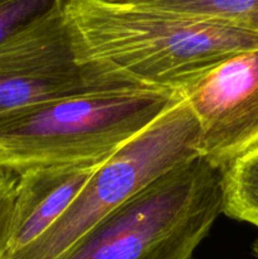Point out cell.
<instances>
[{
	"label": "cell",
	"instance_id": "cell-1",
	"mask_svg": "<svg viewBox=\"0 0 258 259\" xmlns=\"http://www.w3.org/2000/svg\"><path fill=\"white\" fill-rule=\"evenodd\" d=\"M82 63L181 95L222 61L258 48V32L224 20L110 0H63Z\"/></svg>",
	"mask_w": 258,
	"mask_h": 259
},
{
	"label": "cell",
	"instance_id": "cell-2",
	"mask_svg": "<svg viewBox=\"0 0 258 259\" xmlns=\"http://www.w3.org/2000/svg\"><path fill=\"white\" fill-rule=\"evenodd\" d=\"M181 95L125 88L68 96L0 118V171L99 166L176 105Z\"/></svg>",
	"mask_w": 258,
	"mask_h": 259
},
{
	"label": "cell",
	"instance_id": "cell-3",
	"mask_svg": "<svg viewBox=\"0 0 258 259\" xmlns=\"http://www.w3.org/2000/svg\"><path fill=\"white\" fill-rule=\"evenodd\" d=\"M220 214V171L197 157L147 185L57 259H192Z\"/></svg>",
	"mask_w": 258,
	"mask_h": 259
},
{
	"label": "cell",
	"instance_id": "cell-4",
	"mask_svg": "<svg viewBox=\"0 0 258 259\" xmlns=\"http://www.w3.org/2000/svg\"><path fill=\"white\" fill-rule=\"evenodd\" d=\"M197 157L199 125L181 99L100 164L52 227L0 259H57L147 185Z\"/></svg>",
	"mask_w": 258,
	"mask_h": 259
},
{
	"label": "cell",
	"instance_id": "cell-5",
	"mask_svg": "<svg viewBox=\"0 0 258 259\" xmlns=\"http://www.w3.org/2000/svg\"><path fill=\"white\" fill-rule=\"evenodd\" d=\"M138 86L109 66L78 61L63 3L0 45V118L57 99Z\"/></svg>",
	"mask_w": 258,
	"mask_h": 259
},
{
	"label": "cell",
	"instance_id": "cell-6",
	"mask_svg": "<svg viewBox=\"0 0 258 259\" xmlns=\"http://www.w3.org/2000/svg\"><path fill=\"white\" fill-rule=\"evenodd\" d=\"M199 125V153L223 169L258 146V48L239 52L181 93Z\"/></svg>",
	"mask_w": 258,
	"mask_h": 259
},
{
	"label": "cell",
	"instance_id": "cell-7",
	"mask_svg": "<svg viewBox=\"0 0 258 259\" xmlns=\"http://www.w3.org/2000/svg\"><path fill=\"white\" fill-rule=\"evenodd\" d=\"M99 166L40 167L19 175L9 230L0 254L22 249L52 227Z\"/></svg>",
	"mask_w": 258,
	"mask_h": 259
},
{
	"label": "cell",
	"instance_id": "cell-8",
	"mask_svg": "<svg viewBox=\"0 0 258 259\" xmlns=\"http://www.w3.org/2000/svg\"><path fill=\"white\" fill-rule=\"evenodd\" d=\"M222 214L258 228V146L220 169Z\"/></svg>",
	"mask_w": 258,
	"mask_h": 259
},
{
	"label": "cell",
	"instance_id": "cell-9",
	"mask_svg": "<svg viewBox=\"0 0 258 259\" xmlns=\"http://www.w3.org/2000/svg\"><path fill=\"white\" fill-rule=\"evenodd\" d=\"M224 20L258 32V0H110Z\"/></svg>",
	"mask_w": 258,
	"mask_h": 259
},
{
	"label": "cell",
	"instance_id": "cell-10",
	"mask_svg": "<svg viewBox=\"0 0 258 259\" xmlns=\"http://www.w3.org/2000/svg\"><path fill=\"white\" fill-rule=\"evenodd\" d=\"M63 0H0V45L61 5Z\"/></svg>",
	"mask_w": 258,
	"mask_h": 259
},
{
	"label": "cell",
	"instance_id": "cell-11",
	"mask_svg": "<svg viewBox=\"0 0 258 259\" xmlns=\"http://www.w3.org/2000/svg\"><path fill=\"white\" fill-rule=\"evenodd\" d=\"M18 176L8 171H0V252L4 247L12 219L17 191Z\"/></svg>",
	"mask_w": 258,
	"mask_h": 259
},
{
	"label": "cell",
	"instance_id": "cell-12",
	"mask_svg": "<svg viewBox=\"0 0 258 259\" xmlns=\"http://www.w3.org/2000/svg\"><path fill=\"white\" fill-rule=\"evenodd\" d=\"M252 253L253 255L258 259V239L252 244Z\"/></svg>",
	"mask_w": 258,
	"mask_h": 259
}]
</instances>
